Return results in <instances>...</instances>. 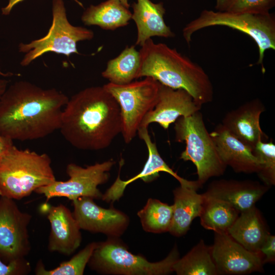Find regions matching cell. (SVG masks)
<instances>
[{
	"instance_id": "4dcf8cb0",
	"label": "cell",
	"mask_w": 275,
	"mask_h": 275,
	"mask_svg": "<svg viewBox=\"0 0 275 275\" xmlns=\"http://www.w3.org/2000/svg\"><path fill=\"white\" fill-rule=\"evenodd\" d=\"M31 270V264L25 258L8 263L0 259V275H26Z\"/></svg>"
},
{
	"instance_id": "4316f807",
	"label": "cell",
	"mask_w": 275,
	"mask_h": 275,
	"mask_svg": "<svg viewBox=\"0 0 275 275\" xmlns=\"http://www.w3.org/2000/svg\"><path fill=\"white\" fill-rule=\"evenodd\" d=\"M137 214L145 231L154 233L169 232L173 219V206L150 198Z\"/></svg>"
},
{
	"instance_id": "603a6c76",
	"label": "cell",
	"mask_w": 275,
	"mask_h": 275,
	"mask_svg": "<svg viewBox=\"0 0 275 275\" xmlns=\"http://www.w3.org/2000/svg\"><path fill=\"white\" fill-rule=\"evenodd\" d=\"M131 15L119 0H107L97 5H91L85 10L81 19L86 25H97L113 31L127 25Z\"/></svg>"
},
{
	"instance_id": "6da1fadb",
	"label": "cell",
	"mask_w": 275,
	"mask_h": 275,
	"mask_svg": "<svg viewBox=\"0 0 275 275\" xmlns=\"http://www.w3.org/2000/svg\"><path fill=\"white\" fill-rule=\"evenodd\" d=\"M69 99L55 88L25 80L8 87L0 98V134L12 141L45 138L59 130Z\"/></svg>"
},
{
	"instance_id": "ac0fdd59",
	"label": "cell",
	"mask_w": 275,
	"mask_h": 275,
	"mask_svg": "<svg viewBox=\"0 0 275 275\" xmlns=\"http://www.w3.org/2000/svg\"><path fill=\"white\" fill-rule=\"evenodd\" d=\"M139 138L146 144L148 157L143 170L134 177L122 180L119 174L113 185L102 195L101 199L106 202L118 200L123 195L127 185L138 179H141L146 183L154 181L159 176L160 172L167 173L176 179L179 183L185 181L166 163L160 155L156 145L153 143L148 133V128L141 127L138 130Z\"/></svg>"
},
{
	"instance_id": "7402d4cb",
	"label": "cell",
	"mask_w": 275,
	"mask_h": 275,
	"mask_svg": "<svg viewBox=\"0 0 275 275\" xmlns=\"http://www.w3.org/2000/svg\"><path fill=\"white\" fill-rule=\"evenodd\" d=\"M240 214L227 233L246 250L260 253L269 234L260 211L254 206Z\"/></svg>"
},
{
	"instance_id": "277c9868",
	"label": "cell",
	"mask_w": 275,
	"mask_h": 275,
	"mask_svg": "<svg viewBox=\"0 0 275 275\" xmlns=\"http://www.w3.org/2000/svg\"><path fill=\"white\" fill-rule=\"evenodd\" d=\"M56 180L46 153L13 145L0 160V197L19 200Z\"/></svg>"
},
{
	"instance_id": "9a60e30c",
	"label": "cell",
	"mask_w": 275,
	"mask_h": 275,
	"mask_svg": "<svg viewBox=\"0 0 275 275\" xmlns=\"http://www.w3.org/2000/svg\"><path fill=\"white\" fill-rule=\"evenodd\" d=\"M201 108L186 91L161 85L157 103L145 116L139 128H148L150 124L157 123L168 129L179 118L191 116Z\"/></svg>"
},
{
	"instance_id": "d6986e66",
	"label": "cell",
	"mask_w": 275,
	"mask_h": 275,
	"mask_svg": "<svg viewBox=\"0 0 275 275\" xmlns=\"http://www.w3.org/2000/svg\"><path fill=\"white\" fill-rule=\"evenodd\" d=\"M210 134L221 159L227 167L237 173H258L259 164L252 148L231 134L222 124Z\"/></svg>"
},
{
	"instance_id": "2e32d148",
	"label": "cell",
	"mask_w": 275,
	"mask_h": 275,
	"mask_svg": "<svg viewBox=\"0 0 275 275\" xmlns=\"http://www.w3.org/2000/svg\"><path fill=\"white\" fill-rule=\"evenodd\" d=\"M265 111L262 101L255 99L228 112L222 124L231 134L253 149L258 142L268 140L260 124V116Z\"/></svg>"
},
{
	"instance_id": "5b68a950",
	"label": "cell",
	"mask_w": 275,
	"mask_h": 275,
	"mask_svg": "<svg viewBox=\"0 0 275 275\" xmlns=\"http://www.w3.org/2000/svg\"><path fill=\"white\" fill-rule=\"evenodd\" d=\"M180 258L176 246L162 260L151 262L129 252L118 238L109 237L97 245L88 262L90 268L106 274L166 275L174 272Z\"/></svg>"
},
{
	"instance_id": "83f0119b",
	"label": "cell",
	"mask_w": 275,
	"mask_h": 275,
	"mask_svg": "<svg viewBox=\"0 0 275 275\" xmlns=\"http://www.w3.org/2000/svg\"><path fill=\"white\" fill-rule=\"evenodd\" d=\"M96 242L87 244L70 260L62 262L58 267L46 269L43 262L38 261L35 269L37 275H82L97 245Z\"/></svg>"
},
{
	"instance_id": "d6a6232c",
	"label": "cell",
	"mask_w": 275,
	"mask_h": 275,
	"mask_svg": "<svg viewBox=\"0 0 275 275\" xmlns=\"http://www.w3.org/2000/svg\"><path fill=\"white\" fill-rule=\"evenodd\" d=\"M13 145L12 140L0 134V160Z\"/></svg>"
},
{
	"instance_id": "8d00e7d4",
	"label": "cell",
	"mask_w": 275,
	"mask_h": 275,
	"mask_svg": "<svg viewBox=\"0 0 275 275\" xmlns=\"http://www.w3.org/2000/svg\"><path fill=\"white\" fill-rule=\"evenodd\" d=\"M73 1H74L75 3H76L80 7H83L82 4L80 2H79V1H78V0H73Z\"/></svg>"
},
{
	"instance_id": "e0dca14e",
	"label": "cell",
	"mask_w": 275,
	"mask_h": 275,
	"mask_svg": "<svg viewBox=\"0 0 275 275\" xmlns=\"http://www.w3.org/2000/svg\"><path fill=\"white\" fill-rule=\"evenodd\" d=\"M268 187L254 181L222 179L211 182L203 194L225 201L241 212L254 206Z\"/></svg>"
},
{
	"instance_id": "f1b7e54d",
	"label": "cell",
	"mask_w": 275,
	"mask_h": 275,
	"mask_svg": "<svg viewBox=\"0 0 275 275\" xmlns=\"http://www.w3.org/2000/svg\"><path fill=\"white\" fill-rule=\"evenodd\" d=\"M259 169L257 173L264 184L269 187L275 184V145L272 140L258 142L253 149Z\"/></svg>"
},
{
	"instance_id": "ba28073f",
	"label": "cell",
	"mask_w": 275,
	"mask_h": 275,
	"mask_svg": "<svg viewBox=\"0 0 275 275\" xmlns=\"http://www.w3.org/2000/svg\"><path fill=\"white\" fill-rule=\"evenodd\" d=\"M52 24L45 36L28 43L19 44V52L25 53L20 62L22 66L29 65L49 52L67 57L73 53L79 54L77 43L93 38L94 34L92 30L70 23L63 0H52Z\"/></svg>"
},
{
	"instance_id": "9c48e42d",
	"label": "cell",
	"mask_w": 275,
	"mask_h": 275,
	"mask_svg": "<svg viewBox=\"0 0 275 275\" xmlns=\"http://www.w3.org/2000/svg\"><path fill=\"white\" fill-rule=\"evenodd\" d=\"M161 84L151 77L123 85L108 82L103 87L118 102L124 142L130 143L146 114L158 102Z\"/></svg>"
},
{
	"instance_id": "484cf974",
	"label": "cell",
	"mask_w": 275,
	"mask_h": 275,
	"mask_svg": "<svg viewBox=\"0 0 275 275\" xmlns=\"http://www.w3.org/2000/svg\"><path fill=\"white\" fill-rule=\"evenodd\" d=\"M174 271L178 275H216L211 247L201 240L185 256L179 258L174 265Z\"/></svg>"
},
{
	"instance_id": "e575fe53",
	"label": "cell",
	"mask_w": 275,
	"mask_h": 275,
	"mask_svg": "<svg viewBox=\"0 0 275 275\" xmlns=\"http://www.w3.org/2000/svg\"><path fill=\"white\" fill-rule=\"evenodd\" d=\"M7 76V74L3 73L0 68V76ZM8 81L5 79L0 78V98L8 87Z\"/></svg>"
},
{
	"instance_id": "1f68e13d",
	"label": "cell",
	"mask_w": 275,
	"mask_h": 275,
	"mask_svg": "<svg viewBox=\"0 0 275 275\" xmlns=\"http://www.w3.org/2000/svg\"><path fill=\"white\" fill-rule=\"evenodd\" d=\"M263 263L273 262L275 260V236L269 234L260 249Z\"/></svg>"
},
{
	"instance_id": "cb8c5ba5",
	"label": "cell",
	"mask_w": 275,
	"mask_h": 275,
	"mask_svg": "<svg viewBox=\"0 0 275 275\" xmlns=\"http://www.w3.org/2000/svg\"><path fill=\"white\" fill-rule=\"evenodd\" d=\"M203 197L204 201L199 216L201 225L205 229L214 232H227L240 212L225 201L204 195Z\"/></svg>"
},
{
	"instance_id": "4fadbf2b",
	"label": "cell",
	"mask_w": 275,
	"mask_h": 275,
	"mask_svg": "<svg viewBox=\"0 0 275 275\" xmlns=\"http://www.w3.org/2000/svg\"><path fill=\"white\" fill-rule=\"evenodd\" d=\"M93 200L82 197L72 201V213L80 229L103 233L109 237L118 238L122 235L129 224L128 216L114 208L101 207Z\"/></svg>"
},
{
	"instance_id": "d590c367",
	"label": "cell",
	"mask_w": 275,
	"mask_h": 275,
	"mask_svg": "<svg viewBox=\"0 0 275 275\" xmlns=\"http://www.w3.org/2000/svg\"><path fill=\"white\" fill-rule=\"evenodd\" d=\"M120 2L126 8H129L130 5L128 0H119Z\"/></svg>"
},
{
	"instance_id": "ffe728a7",
	"label": "cell",
	"mask_w": 275,
	"mask_h": 275,
	"mask_svg": "<svg viewBox=\"0 0 275 275\" xmlns=\"http://www.w3.org/2000/svg\"><path fill=\"white\" fill-rule=\"evenodd\" d=\"M201 186L197 181L185 179L173 191V215L169 232L176 237L186 233L193 220L199 217L203 206V194L197 193Z\"/></svg>"
},
{
	"instance_id": "836d02e7",
	"label": "cell",
	"mask_w": 275,
	"mask_h": 275,
	"mask_svg": "<svg viewBox=\"0 0 275 275\" xmlns=\"http://www.w3.org/2000/svg\"><path fill=\"white\" fill-rule=\"evenodd\" d=\"M23 1L24 0H9L6 6L2 9V14L4 15H8L15 5Z\"/></svg>"
},
{
	"instance_id": "5bb4252c",
	"label": "cell",
	"mask_w": 275,
	"mask_h": 275,
	"mask_svg": "<svg viewBox=\"0 0 275 275\" xmlns=\"http://www.w3.org/2000/svg\"><path fill=\"white\" fill-rule=\"evenodd\" d=\"M50 226L48 249L69 256L80 246L81 242L80 229L73 213L65 205L52 206L47 203L40 207Z\"/></svg>"
},
{
	"instance_id": "8992f818",
	"label": "cell",
	"mask_w": 275,
	"mask_h": 275,
	"mask_svg": "<svg viewBox=\"0 0 275 275\" xmlns=\"http://www.w3.org/2000/svg\"><path fill=\"white\" fill-rule=\"evenodd\" d=\"M175 141L184 142L185 150L180 158L191 161L196 166L198 180L202 186L209 178L223 175L227 166L221 159L214 143L199 111L175 122Z\"/></svg>"
},
{
	"instance_id": "7c38bea8",
	"label": "cell",
	"mask_w": 275,
	"mask_h": 275,
	"mask_svg": "<svg viewBox=\"0 0 275 275\" xmlns=\"http://www.w3.org/2000/svg\"><path fill=\"white\" fill-rule=\"evenodd\" d=\"M211 251L218 274H246L263 269L261 253L246 250L226 232H214Z\"/></svg>"
},
{
	"instance_id": "8fae6325",
	"label": "cell",
	"mask_w": 275,
	"mask_h": 275,
	"mask_svg": "<svg viewBox=\"0 0 275 275\" xmlns=\"http://www.w3.org/2000/svg\"><path fill=\"white\" fill-rule=\"evenodd\" d=\"M32 215L21 211L14 200L0 198V259L10 263L24 259L31 247L28 226Z\"/></svg>"
},
{
	"instance_id": "3957f363",
	"label": "cell",
	"mask_w": 275,
	"mask_h": 275,
	"mask_svg": "<svg viewBox=\"0 0 275 275\" xmlns=\"http://www.w3.org/2000/svg\"><path fill=\"white\" fill-rule=\"evenodd\" d=\"M137 78L151 77L161 85L186 91L199 105L210 102L212 84L205 70L187 57L151 38L141 46Z\"/></svg>"
},
{
	"instance_id": "f546056e",
	"label": "cell",
	"mask_w": 275,
	"mask_h": 275,
	"mask_svg": "<svg viewBox=\"0 0 275 275\" xmlns=\"http://www.w3.org/2000/svg\"><path fill=\"white\" fill-rule=\"evenodd\" d=\"M275 0H216L217 11L232 13L267 14Z\"/></svg>"
},
{
	"instance_id": "52a82bcc",
	"label": "cell",
	"mask_w": 275,
	"mask_h": 275,
	"mask_svg": "<svg viewBox=\"0 0 275 275\" xmlns=\"http://www.w3.org/2000/svg\"><path fill=\"white\" fill-rule=\"evenodd\" d=\"M215 25L237 30L252 38L258 47V64H263L266 50L275 49V18L270 13L262 14L204 10L199 17L185 25L182 35L189 44L194 33Z\"/></svg>"
},
{
	"instance_id": "44dd1931",
	"label": "cell",
	"mask_w": 275,
	"mask_h": 275,
	"mask_svg": "<svg viewBox=\"0 0 275 275\" xmlns=\"http://www.w3.org/2000/svg\"><path fill=\"white\" fill-rule=\"evenodd\" d=\"M131 19L137 28L135 45L142 46L152 37L171 38L175 36L164 20L166 10L163 3H154L150 0H136L132 4Z\"/></svg>"
},
{
	"instance_id": "30bf717a",
	"label": "cell",
	"mask_w": 275,
	"mask_h": 275,
	"mask_svg": "<svg viewBox=\"0 0 275 275\" xmlns=\"http://www.w3.org/2000/svg\"><path fill=\"white\" fill-rule=\"evenodd\" d=\"M115 164L112 159L85 168L70 163L66 167V173L69 177L68 180H56L35 192L43 195L46 202L54 197H65L71 201L82 197L101 199L102 194L98 186L107 181L109 171Z\"/></svg>"
},
{
	"instance_id": "7a4b0ae2",
	"label": "cell",
	"mask_w": 275,
	"mask_h": 275,
	"mask_svg": "<svg viewBox=\"0 0 275 275\" xmlns=\"http://www.w3.org/2000/svg\"><path fill=\"white\" fill-rule=\"evenodd\" d=\"M59 130L78 149H105L121 133L119 105L103 86L86 88L69 98L62 112Z\"/></svg>"
},
{
	"instance_id": "d4e9b609",
	"label": "cell",
	"mask_w": 275,
	"mask_h": 275,
	"mask_svg": "<svg viewBox=\"0 0 275 275\" xmlns=\"http://www.w3.org/2000/svg\"><path fill=\"white\" fill-rule=\"evenodd\" d=\"M140 63L139 51L134 45L127 46L117 57L107 62L102 76L115 84L129 83L137 79Z\"/></svg>"
}]
</instances>
